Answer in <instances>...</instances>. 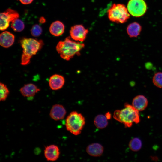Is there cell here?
<instances>
[{
    "label": "cell",
    "instance_id": "23",
    "mask_svg": "<svg viewBox=\"0 0 162 162\" xmlns=\"http://www.w3.org/2000/svg\"><path fill=\"white\" fill-rule=\"evenodd\" d=\"M4 12L11 22L14 20L18 19L20 16L19 14L16 11L10 8L7 9Z\"/></svg>",
    "mask_w": 162,
    "mask_h": 162
},
{
    "label": "cell",
    "instance_id": "10",
    "mask_svg": "<svg viewBox=\"0 0 162 162\" xmlns=\"http://www.w3.org/2000/svg\"><path fill=\"white\" fill-rule=\"evenodd\" d=\"M64 83L65 79L64 77L58 74H55L51 76L49 82L50 88L54 90L61 89Z\"/></svg>",
    "mask_w": 162,
    "mask_h": 162
},
{
    "label": "cell",
    "instance_id": "14",
    "mask_svg": "<svg viewBox=\"0 0 162 162\" xmlns=\"http://www.w3.org/2000/svg\"><path fill=\"white\" fill-rule=\"evenodd\" d=\"M104 147L100 144L98 143H92L88 145L86 148V151L90 155L97 157L101 156L104 152Z\"/></svg>",
    "mask_w": 162,
    "mask_h": 162
},
{
    "label": "cell",
    "instance_id": "17",
    "mask_svg": "<svg viewBox=\"0 0 162 162\" xmlns=\"http://www.w3.org/2000/svg\"><path fill=\"white\" fill-rule=\"evenodd\" d=\"M108 120L105 115L99 114L95 118L94 124L97 128L100 129H103L107 126Z\"/></svg>",
    "mask_w": 162,
    "mask_h": 162
},
{
    "label": "cell",
    "instance_id": "2",
    "mask_svg": "<svg viewBox=\"0 0 162 162\" xmlns=\"http://www.w3.org/2000/svg\"><path fill=\"white\" fill-rule=\"evenodd\" d=\"M20 42L23 49L21 64L26 65L29 64L32 57L41 49L44 43L41 40L30 38H24Z\"/></svg>",
    "mask_w": 162,
    "mask_h": 162
},
{
    "label": "cell",
    "instance_id": "9",
    "mask_svg": "<svg viewBox=\"0 0 162 162\" xmlns=\"http://www.w3.org/2000/svg\"><path fill=\"white\" fill-rule=\"evenodd\" d=\"M66 113V109L63 105L56 104L53 105L51 108L50 115L52 118L58 121L63 119Z\"/></svg>",
    "mask_w": 162,
    "mask_h": 162
},
{
    "label": "cell",
    "instance_id": "3",
    "mask_svg": "<svg viewBox=\"0 0 162 162\" xmlns=\"http://www.w3.org/2000/svg\"><path fill=\"white\" fill-rule=\"evenodd\" d=\"M139 111L133 106L128 103L124 104V107L116 110L113 117L117 121L123 124L126 127H131L134 123H138L140 122Z\"/></svg>",
    "mask_w": 162,
    "mask_h": 162
},
{
    "label": "cell",
    "instance_id": "4",
    "mask_svg": "<svg viewBox=\"0 0 162 162\" xmlns=\"http://www.w3.org/2000/svg\"><path fill=\"white\" fill-rule=\"evenodd\" d=\"M86 123L85 118L77 111L71 112L67 117L65 125L67 130L75 135L80 134Z\"/></svg>",
    "mask_w": 162,
    "mask_h": 162
},
{
    "label": "cell",
    "instance_id": "26",
    "mask_svg": "<svg viewBox=\"0 0 162 162\" xmlns=\"http://www.w3.org/2000/svg\"><path fill=\"white\" fill-rule=\"evenodd\" d=\"M46 20L43 17H41L39 19V22L41 24H43L46 22Z\"/></svg>",
    "mask_w": 162,
    "mask_h": 162
},
{
    "label": "cell",
    "instance_id": "25",
    "mask_svg": "<svg viewBox=\"0 0 162 162\" xmlns=\"http://www.w3.org/2000/svg\"><path fill=\"white\" fill-rule=\"evenodd\" d=\"M21 3L24 4H28L31 3L33 0H19Z\"/></svg>",
    "mask_w": 162,
    "mask_h": 162
},
{
    "label": "cell",
    "instance_id": "8",
    "mask_svg": "<svg viewBox=\"0 0 162 162\" xmlns=\"http://www.w3.org/2000/svg\"><path fill=\"white\" fill-rule=\"evenodd\" d=\"M60 150L58 147L55 145H51L45 147L44 155L46 159L49 161H55L60 155Z\"/></svg>",
    "mask_w": 162,
    "mask_h": 162
},
{
    "label": "cell",
    "instance_id": "1",
    "mask_svg": "<svg viewBox=\"0 0 162 162\" xmlns=\"http://www.w3.org/2000/svg\"><path fill=\"white\" fill-rule=\"evenodd\" d=\"M83 43L76 42L72 40L69 37L63 41H60L56 47V50L63 59L69 61L75 55H79L80 52L84 48Z\"/></svg>",
    "mask_w": 162,
    "mask_h": 162
},
{
    "label": "cell",
    "instance_id": "11",
    "mask_svg": "<svg viewBox=\"0 0 162 162\" xmlns=\"http://www.w3.org/2000/svg\"><path fill=\"white\" fill-rule=\"evenodd\" d=\"M15 40V36L11 32L5 31L2 32L0 35V44L5 48L10 47Z\"/></svg>",
    "mask_w": 162,
    "mask_h": 162
},
{
    "label": "cell",
    "instance_id": "15",
    "mask_svg": "<svg viewBox=\"0 0 162 162\" xmlns=\"http://www.w3.org/2000/svg\"><path fill=\"white\" fill-rule=\"evenodd\" d=\"M65 26L64 24L59 21H56L51 25L49 30L50 33L55 36L61 35L64 32Z\"/></svg>",
    "mask_w": 162,
    "mask_h": 162
},
{
    "label": "cell",
    "instance_id": "13",
    "mask_svg": "<svg viewBox=\"0 0 162 162\" xmlns=\"http://www.w3.org/2000/svg\"><path fill=\"white\" fill-rule=\"evenodd\" d=\"M148 100L144 96L139 95L133 99L132 106L139 111L144 110L148 105Z\"/></svg>",
    "mask_w": 162,
    "mask_h": 162
},
{
    "label": "cell",
    "instance_id": "18",
    "mask_svg": "<svg viewBox=\"0 0 162 162\" xmlns=\"http://www.w3.org/2000/svg\"><path fill=\"white\" fill-rule=\"evenodd\" d=\"M142 146V141L138 138H134L132 139L129 144V147L130 149L134 152L139 151L141 148Z\"/></svg>",
    "mask_w": 162,
    "mask_h": 162
},
{
    "label": "cell",
    "instance_id": "7",
    "mask_svg": "<svg viewBox=\"0 0 162 162\" xmlns=\"http://www.w3.org/2000/svg\"><path fill=\"white\" fill-rule=\"evenodd\" d=\"M88 32V30L82 25H76L72 26L70 31L72 38L80 42H83L85 40Z\"/></svg>",
    "mask_w": 162,
    "mask_h": 162
},
{
    "label": "cell",
    "instance_id": "22",
    "mask_svg": "<svg viewBox=\"0 0 162 162\" xmlns=\"http://www.w3.org/2000/svg\"><path fill=\"white\" fill-rule=\"evenodd\" d=\"M0 100L4 101L8 97L9 93V91L6 86L2 82H0Z\"/></svg>",
    "mask_w": 162,
    "mask_h": 162
},
{
    "label": "cell",
    "instance_id": "24",
    "mask_svg": "<svg viewBox=\"0 0 162 162\" xmlns=\"http://www.w3.org/2000/svg\"><path fill=\"white\" fill-rule=\"evenodd\" d=\"M42 32V29L41 27L37 24L34 25L31 30V33L32 35L34 37L40 36Z\"/></svg>",
    "mask_w": 162,
    "mask_h": 162
},
{
    "label": "cell",
    "instance_id": "19",
    "mask_svg": "<svg viewBox=\"0 0 162 162\" xmlns=\"http://www.w3.org/2000/svg\"><path fill=\"white\" fill-rule=\"evenodd\" d=\"M0 17V29L1 31H4L8 27L10 22L4 12L1 13Z\"/></svg>",
    "mask_w": 162,
    "mask_h": 162
},
{
    "label": "cell",
    "instance_id": "16",
    "mask_svg": "<svg viewBox=\"0 0 162 162\" xmlns=\"http://www.w3.org/2000/svg\"><path fill=\"white\" fill-rule=\"evenodd\" d=\"M141 30V26L136 22L130 23L127 28V33L130 38L138 37L140 34Z\"/></svg>",
    "mask_w": 162,
    "mask_h": 162
},
{
    "label": "cell",
    "instance_id": "5",
    "mask_svg": "<svg viewBox=\"0 0 162 162\" xmlns=\"http://www.w3.org/2000/svg\"><path fill=\"white\" fill-rule=\"evenodd\" d=\"M108 14L109 20L117 23L126 22L130 16L127 8L122 4H113L108 10Z\"/></svg>",
    "mask_w": 162,
    "mask_h": 162
},
{
    "label": "cell",
    "instance_id": "21",
    "mask_svg": "<svg viewBox=\"0 0 162 162\" xmlns=\"http://www.w3.org/2000/svg\"><path fill=\"white\" fill-rule=\"evenodd\" d=\"M152 80L155 86L162 88V72H159L156 73L153 77Z\"/></svg>",
    "mask_w": 162,
    "mask_h": 162
},
{
    "label": "cell",
    "instance_id": "12",
    "mask_svg": "<svg viewBox=\"0 0 162 162\" xmlns=\"http://www.w3.org/2000/svg\"><path fill=\"white\" fill-rule=\"evenodd\" d=\"M40 90L35 85L32 83L25 84L20 89L22 95L26 97H33Z\"/></svg>",
    "mask_w": 162,
    "mask_h": 162
},
{
    "label": "cell",
    "instance_id": "27",
    "mask_svg": "<svg viewBox=\"0 0 162 162\" xmlns=\"http://www.w3.org/2000/svg\"><path fill=\"white\" fill-rule=\"evenodd\" d=\"M105 116H106V117L107 118L108 120V119H109L110 118H111V114L110 113L108 112H107V113H106L105 115Z\"/></svg>",
    "mask_w": 162,
    "mask_h": 162
},
{
    "label": "cell",
    "instance_id": "6",
    "mask_svg": "<svg viewBox=\"0 0 162 162\" xmlns=\"http://www.w3.org/2000/svg\"><path fill=\"white\" fill-rule=\"evenodd\" d=\"M127 9L133 16L140 17L146 13L147 6L144 0H130L127 4Z\"/></svg>",
    "mask_w": 162,
    "mask_h": 162
},
{
    "label": "cell",
    "instance_id": "20",
    "mask_svg": "<svg viewBox=\"0 0 162 162\" xmlns=\"http://www.w3.org/2000/svg\"><path fill=\"white\" fill-rule=\"evenodd\" d=\"M11 27L14 31L20 32L24 29L25 25L22 21L18 18L11 22Z\"/></svg>",
    "mask_w": 162,
    "mask_h": 162
}]
</instances>
